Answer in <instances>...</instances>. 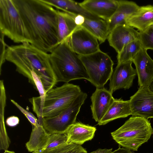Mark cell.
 <instances>
[{
	"label": "cell",
	"mask_w": 153,
	"mask_h": 153,
	"mask_svg": "<svg viewBox=\"0 0 153 153\" xmlns=\"http://www.w3.org/2000/svg\"><path fill=\"white\" fill-rule=\"evenodd\" d=\"M29 34L31 44L51 53L59 44L57 10L42 0H13Z\"/></svg>",
	"instance_id": "cell-1"
},
{
	"label": "cell",
	"mask_w": 153,
	"mask_h": 153,
	"mask_svg": "<svg viewBox=\"0 0 153 153\" xmlns=\"http://www.w3.org/2000/svg\"><path fill=\"white\" fill-rule=\"evenodd\" d=\"M5 58L6 60L15 65L16 71L26 77L34 87L31 72L34 71L40 77L46 93L57 82L51 66L50 53L29 43L8 46Z\"/></svg>",
	"instance_id": "cell-2"
},
{
	"label": "cell",
	"mask_w": 153,
	"mask_h": 153,
	"mask_svg": "<svg viewBox=\"0 0 153 153\" xmlns=\"http://www.w3.org/2000/svg\"><path fill=\"white\" fill-rule=\"evenodd\" d=\"M77 54L65 40L50 53L51 66L57 82L68 83L81 79L90 81L83 64Z\"/></svg>",
	"instance_id": "cell-3"
},
{
	"label": "cell",
	"mask_w": 153,
	"mask_h": 153,
	"mask_svg": "<svg viewBox=\"0 0 153 153\" xmlns=\"http://www.w3.org/2000/svg\"><path fill=\"white\" fill-rule=\"evenodd\" d=\"M82 91L79 86L65 83L47 92L44 99L41 102L34 97L29 100L38 118L52 117L69 107Z\"/></svg>",
	"instance_id": "cell-4"
},
{
	"label": "cell",
	"mask_w": 153,
	"mask_h": 153,
	"mask_svg": "<svg viewBox=\"0 0 153 153\" xmlns=\"http://www.w3.org/2000/svg\"><path fill=\"white\" fill-rule=\"evenodd\" d=\"M153 133V129L148 119L132 116L111 134L119 145L134 151H137L142 144L147 142Z\"/></svg>",
	"instance_id": "cell-5"
},
{
	"label": "cell",
	"mask_w": 153,
	"mask_h": 153,
	"mask_svg": "<svg viewBox=\"0 0 153 153\" xmlns=\"http://www.w3.org/2000/svg\"><path fill=\"white\" fill-rule=\"evenodd\" d=\"M0 31L15 43H31L27 29L13 0H0Z\"/></svg>",
	"instance_id": "cell-6"
},
{
	"label": "cell",
	"mask_w": 153,
	"mask_h": 153,
	"mask_svg": "<svg viewBox=\"0 0 153 153\" xmlns=\"http://www.w3.org/2000/svg\"><path fill=\"white\" fill-rule=\"evenodd\" d=\"M78 56L88 73L89 82L96 88L104 87L113 71L114 62L111 57L100 50L89 55Z\"/></svg>",
	"instance_id": "cell-7"
},
{
	"label": "cell",
	"mask_w": 153,
	"mask_h": 153,
	"mask_svg": "<svg viewBox=\"0 0 153 153\" xmlns=\"http://www.w3.org/2000/svg\"><path fill=\"white\" fill-rule=\"evenodd\" d=\"M86 93L82 91L71 105L59 114L42 119L43 127L51 134L65 133L68 128L76 122L82 105L86 99Z\"/></svg>",
	"instance_id": "cell-8"
},
{
	"label": "cell",
	"mask_w": 153,
	"mask_h": 153,
	"mask_svg": "<svg viewBox=\"0 0 153 153\" xmlns=\"http://www.w3.org/2000/svg\"><path fill=\"white\" fill-rule=\"evenodd\" d=\"M65 40L78 55H89L100 50L97 39L81 26Z\"/></svg>",
	"instance_id": "cell-9"
},
{
	"label": "cell",
	"mask_w": 153,
	"mask_h": 153,
	"mask_svg": "<svg viewBox=\"0 0 153 153\" xmlns=\"http://www.w3.org/2000/svg\"><path fill=\"white\" fill-rule=\"evenodd\" d=\"M129 101L132 116L153 118V91L150 87H140Z\"/></svg>",
	"instance_id": "cell-10"
},
{
	"label": "cell",
	"mask_w": 153,
	"mask_h": 153,
	"mask_svg": "<svg viewBox=\"0 0 153 153\" xmlns=\"http://www.w3.org/2000/svg\"><path fill=\"white\" fill-rule=\"evenodd\" d=\"M132 62L118 63L113 71L109 79V90L112 94L120 89H128L132 86L137 74L136 69L132 66Z\"/></svg>",
	"instance_id": "cell-11"
},
{
	"label": "cell",
	"mask_w": 153,
	"mask_h": 153,
	"mask_svg": "<svg viewBox=\"0 0 153 153\" xmlns=\"http://www.w3.org/2000/svg\"><path fill=\"white\" fill-rule=\"evenodd\" d=\"M134 64L140 87H150L153 81V60L142 48L132 61Z\"/></svg>",
	"instance_id": "cell-12"
},
{
	"label": "cell",
	"mask_w": 153,
	"mask_h": 153,
	"mask_svg": "<svg viewBox=\"0 0 153 153\" xmlns=\"http://www.w3.org/2000/svg\"><path fill=\"white\" fill-rule=\"evenodd\" d=\"M139 32L126 24L116 26L109 33L107 39L110 46L117 53L129 43L139 39Z\"/></svg>",
	"instance_id": "cell-13"
},
{
	"label": "cell",
	"mask_w": 153,
	"mask_h": 153,
	"mask_svg": "<svg viewBox=\"0 0 153 153\" xmlns=\"http://www.w3.org/2000/svg\"><path fill=\"white\" fill-rule=\"evenodd\" d=\"M112 93L105 88H96L91 99L93 118L99 122L105 114L114 99Z\"/></svg>",
	"instance_id": "cell-14"
},
{
	"label": "cell",
	"mask_w": 153,
	"mask_h": 153,
	"mask_svg": "<svg viewBox=\"0 0 153 153\" xmlns=\"http://www.w3.org/2000/svg\"><path fill=\"white\" fill-rule=\"evenodd\" d=\"M79 4L90 13L108 21L117 10L119 1L115 0H85Z\"/></svg>",
	"instance_id": "cell-15"
},
{
	"label": "cell",
	"mask_w": 153,
	"mask_h": 153,
	"mask_svg": "<svg viewBox=\"0 0 153 153\" xmlns=\"http://www.w3.org/2000/svg\"><path fill=\"white\" fill-rule=\"evenodd\" d=\"M96 130L95 127L80 122H75L65 132L67 137V143L82 145L93 138Z\"/></svg>",
	"instance_id": "cell-16"
},
{
	"label": "cell",
	"mask_w": 153,
	"mask_h": 153,
	"mask_svg": "<svg viewBox=\"0 0 153 153\" xmlns=\"http://www.w3.org/2000/svg\"><path fill=\"white\" fill-rule=\"evenodd\" d=\"M126 24L135 28L139 32L153 25V6L139 7L137 10L127 20Z\"/></svg>",
	"instance_id": "cell-17"
},
{
	"label": "cell",
	"mask_w": 153,
	"mask_h": 153,
	"mask_svg": "<svg viewBox=\"0 0 153 153\" xmlns=\"http://www.w3.org/2000/svg\"><path fill=\"white\" fill-rule=\"evenodd\" d=\"M119 5L116 12L108 21L110 33L116 26L126 24L127 20L138 9L135 2L126 0H118Z\"/></svg>",
	"instance_id": "cell-18"
},
{
	"label": "cell",
	"mask_w": 153,
	"mask_h": 153,
	"mask_svg": "<svg viewBox=\"0 0 153 153\" xmlns=\"http://www.w3.org/2000/svg\"><path fill=\"white\" fill-rule=\"evenodd\" d=\"M46 4L58 10L76 16L82 15L91 19L100 18L90 13L80 4L71 0H42Z\"/></svg>",
	"instance_id": "cell-19"
},
{
	"label": "cell",
	"mask_w": 153,
	"mask_h": 153,
	"mask_svg": "<svg viewBox=\"0 0 153 153\" xmlns=\"http://www.w3.org/2000/svg\"><path fill=\"white\" fill-rule=\"evenodd\" d=\"M42 119L38 118L37 125L33 127L29 141L26 147L29 152H35L44 149L46 146L51 134L43 127Z\"/></svg>",
	"instance_id": "cell-20"
},
{
	"label": "cell",
	"mask_w": 153,
	"mask_h": 153,
	"mask_svg": "<svg viewBox=\"0 0 153 153\" xmlns=\"http://www.w3.org/2000/svg\"><path fill=\"white\" fill-rule=\"evenodd\" d=\"M131 115L129 100L115 99L108 111L98 123L99 125H105L118 118H125Z\"/></svg>",
	"instance_id": "cell-21"
},
{
	"label": "cell",
	"mask_w": 153,
	"mask_h": 153,
	"mask_svg": "<svg viewBox=\"0 0 153 153\" xmlns=\"http://www.w3.org/2000/svg\"><path fill=\"white\" fill-rule=\"evenodd\" d=\"M57 10V34L59 44L70 36L79 26L75 23L74 16Z\"/></svg>",
	"instance_id": "cell-22"
},
{
	"label": "cell",
	"mask_w": 153,
	"mask_h": 153,
	"mask_svg": "<svg viewBox=\"0 0 153 153\" xmlns=\"http://www.w3.org/2000/svg\"><path fill=\"white\" fill-rule=\"evenodd\" d=\"M102 43L107 39L110 33L107 22L102 19H91L85 18L81 25Z\"/></svg>",
	"instance_id": "cell-23"
},
{
	"label": "cell",
	"mask_w": 153,
	"mask_h": 153,
	"mask_svg": "<svg viewBox=\"0 0 153 153\" xmlns=\"http://www.w3.org/2000/svg\"><path fill=\"white\" fill-rule=\"evenodd\" d=\"M142 48V45L139 39L135 40L128 44L117 53L118 63L132 61Z\"/></svg>",
	"instance_id": "cell-24"
},
{
	"label": "cell",
	"mask_w": 153,
	"mask_h": 153,
	"mask_svg": "<svg viewBox=\"0 0 153 153\" xmlns=\"http://www.w3.org/2000/svg\"><path fill=\"white\" fill-rule=\"evenodd\" d=\"M32 153H88L81 145L74 143H65L55 147L41 150Z\"/></svg>",
	"instance_id": "cell-25"
},
{
	"label": "cell",
	"mask_w": 153,
	"mask_h": 153,
	"mask_svg": "<svg viewBox=\"0 0 153 153\" xmlns=\"http://www.w3.org/2000/svg\"><path fill=\"white\" fill-rule=\"evenodd\" d=\"M6 104H0V149L5 151L7 150L10 140L8 136L5 127L4 121V108Z\"/></svg>",
	"instance_id": "cell-26"
},
{
	"label": "cell",
	"mask_w": 153,
	"mask_h": 153,
	"mask_svg": "<svg viewBox=\"0 0 153 153\" xmlns=\"http://www.w3.org/2000/svg\"><path fill=\"white\" fill-rule=\"evenodd\" d=\"M139 32V40L142 48L153 50V25L144 31Z\"/></svg>",
	"instance_id": "cell-27"
},
{
	"label": "cell",
	"mask_w": 153,
	"mask_h": 153,
	"mask_svg": "<svg viewBox=\"0 0 153 153\" xmlns=\"http://www.w3.org/2000/svg\"><path fill=\"white\" fill-rule=\"evenodd\" d=\"M67 140V136L65 133L51 134L46 146L43 149L52 148L66 143Z\"/></svg>",
	"instance_id": "cell-28"
},
{
	"label": "cell",
	"mask_w": 153,
	"mask_h": 153,
	"mask_svg": "<svg viewBox=\"0 0 153 153\" xmlns=\"http://www.w3.org/2000/svg\"><path fill=\"white\" fill-rule=\"evenodd\" d=\"M11 101L25 116L33 127L36 126L37 125L38 119L31 113L24 109L14 100H11Z\"/></svg>",
	"instance_id": "cell-29"
},
{
	"label": "cell",
	"mask_w": 153,
	"mask_h": 153,
	"mask_svg": "<svg viewBox=\"0 0 153 153\" xmlns=\"http://www.w3.org/2000/svg\"><path fill=\"white\" fill-rule=\"evenodd\" d=\"M4 35L0 33V73H1V67L6 61L5 54L6 47L7 45L5 42L4 39Z\"/></svg>",
	"instance_id": "cell-30"
},
{
	"label": "cell",
	"mask_w": 153,
	"mask_h": 153,
	"mask_svg": "<svg viewBox=\"0 0 153 153\" xmlns=\"http://www.w3.org/2000/svg\"><path fill=\"white\" fill-rule=\"evenodd\" d=\"M19 122V118L16 116H11L7 118L6 120V124L10 127H14L18 124Z\"/></svg>",
	"instance_id": "cell-31"
},
{
	"label": "cell",
	"mask_w": 153,
	"mask_h": 153,
	"mask_svg": "<svg viewBox=\"0 0 153 153\" xmlns=\"http://www.w3.org/2000/svg\"><path fill=\"white\" fill-rule=\"evenodd\" d=\"M85 17L81 15L74 16V20L76 24L78 26H81L84 22Z\"/></svg>",
	"instance_id": "cell-32"
},
{
	"label": "cell",
	"mask_w": 153,
	"mask_h": 153,
	"mask_svg": "<svg viewBox=\"0 0 153 153\" xmlns=\"http://www.w3.org/2000/svg\"><path fill=\"white\" fill-rule=\"evenodd\" d=\"M111 153H134L133 151H131L125 148H119L114 151H112Z\"/></svg>",
	"instance_id": "cell-33"
},
{
	"label": "cell",
	"mask_w": 153,
	"mask_h": 153,
	"mask_svg": "<svg viewBox=\"0 0 153 153\" xmlns=\"http://www.w3.org/2000/svg\"><path fill=\"white\" fill-rule=\"evenodd\" d=\"M112 148L109 149H99L90 153H111L112 152Z\"/></svg>",
	"instance_id": "cell-34"
},
{
	"label": "cell",
	"mask_w": 153,
	"mask_h": 153,
	"mask_svg": "<svg viewBox=\"0 0 153 153\" xmlns=\"http://www.w3.org/2000/svg\"><path fill=\"white\" fill-rule=\"evenodd\" d=\"M3 153H15L13 151H10L7 150L5 151Z\"/></svg>",
	"instance_id": "cell-35"
},
{
	"label": "cell",
	"mask_w": 153,
	"mask_h": 153,
	"mask_svg": "<svg viewBox=\"0 0 153 153\" xmlns=\"http://www.w3.org/2000/svg\"><path fill=\"white\" fill-rule=\"evenodd\" d=\"M149 87L151 90L153 91V81Z\"/></svg>",
	"instance_id": "cell-36"
},
{
	"label": "cell",
	"mask_w": 153,
	"mask_h": 153,
	"mask_svg": "<svg viewBox=\"0 0 153 153\" xmlns=\"http://www.w3.org/2000/svg\"></svg>",
	"instance_id": "cell-37"
}]
</instances>
